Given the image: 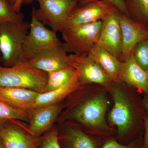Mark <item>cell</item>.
I'll return each instance as SVG.
<instances>
[{
    "mask_svg": "<svg viewBox=\"0 0 148 148\" xmlns=\"http://www.w3.org/2000/svg\"><path fill=\"white\" fill-rule=\"evenodd\" d=\"M114 83L112 91L114 106L109 114V121L116 126L120 136L126 135L133 141L144 134L146 114L143 98L134 92L128 96L119 86L118 82Z\"/></svg>",
    "mask_w": 148,
    "mask_h": 148,
    "instance_id": "obj_1",
    "label": "cell"
},
{
    "mask_svg": "<svg viewBox=\"0 0 148 148\" xmlns=\"http://www.w3.org/2000/svg\"><path fill=\"white\" fill-rule=\"evenodd\" d=\"M47 77V73L33 68L27 61L9 67L0 65V87L27 88L42 93Z\"/></svg>",
    "mask_w": 148,
    "mask_h": 148,
    "instance_id": "obj_2",
    "label": "cell"
},
{
    "mask_svg": "<svg viewBox=\"0 0 148 148\" xmlns=\"http://www.w3.org/2000/svg\"><path fill=\"white\" fill-rule=\"evenodd\" d=\"M30 23L7 22L0 23V52L1 65L5 67L14 66L25 61L23 46L29 32Z\"/></svg>",
    "mask_w": 148,
    "mask_h": 148,
    "instance_id": "obj_3",
    "label": "cell"
},
{
    "mask_svg": "<svg viewBox=\"0 0 148 148\" xmlns=\"http://www.w3.org/2000/svg\"><path fill=\"white\" fill-rule=\"evenodd\" d=\"M108 101L105 95L98 93L82 101L69 112V119L92 128L108 131L105 119Z\"/></svg>",
    "mask_w": 148,
    "mask_h": 148,
    "instance_id": "obj_4",
    "label": "cell"
},
{
    "mask_svg": "<svg viewBox=\"0 0 148 148\" xmlns=\"http://www.w3.org/2000/svg\"><path fill=\"white\" fill-rule=\"evenodd\" d=\"M102 20L65 28L61 32L69 53L76 55L88 54L98 43Z\"/></svg>",
    "mask_w": 148,
    "mask_h": 148,
    "instance_id": "obj_5",
    "label": "cell"
},
{
    "mask_svg": "<svg viewBox=\"0 0 148 148\" xmlns=\"http://www.w3.org/2000/svg\"><path fill=\"white\" fill-rule=\"evenodd\" d=\"M38 8L33 7L39 21L57 33L61 32L68 16L77 6L76 0H35Z\"/></svg>",
    "mask_w": 148,
    "mask_h": 148,
    "instance_id": "obj_6",
    "label": "cell"
},
{
    "mask_svg": "<svg viewBox=\"0 0 148 148\" xmlns=\"http://www.w3.org/2000/svg\"><path fill=\"white\" fill-rule=\"evenodd\" d=\"M62 43L57 36L56 32L48 29L37 19L32 8L29 31L23 44V55L24 60H30L40 51L59 45Z\"/></svg>",
    "mask_w": 148,
    "mask_h": 148,
    "instance_id": "obj_7",
    "label": "cell"
},
{
    "mask_svg": "<svg viewBox=\"0 0 148 148\" xmlns=\"http://www.w3.org/2000/svg\"><path fill=\"white\" fill-rule=\"evenodd\" d=\"M117 10H119L112 4L104 0H95L81 6L77 5L69 14L64 29L75 25L103 20L109 14Z\"/></svg>",
    "mask_w": 148,
    "mask_h": 148,
    "instance_id": "obj_8",
    "label": "cell"
},
{
    "mask_svg": "<svg viewBox=\"0 0 148 148\" xmlns=\"http://www.w3.org/2000/svg\"><path fill=\"white\" fill-rule=\"evenodd\" d=\"M71 64L75 69L82 85L95 84L105 87L110 86L108 75L98 63L88 54H69Z\"/></svg>",
    "mask_w": 148,
    "mask_h": 148,
    "instance_id": "obj_9",
    "label": "cell"
},
{
    "mask_svg": "<svg viewBox=\"0 0 148 148\" xmlns=\"http://www.w3.org/2000/svg\"><path fill=\"white\" fill-rule=\"evenodd\" d=\"M68 53L62 43L40 51L27 61L33 68L48 73L72 66Z\"/></svg>",
    "mask_w": 148,
    "mask_h": 148,
    "instance_id": "obj_10",
    "label": "cell"
},
{
    "mask_svg": "<svg viewBox=\"0 0 148 148\" xmlns=\"http://www.w3.org/2000/svg\"><path fill=\"white\" fill-rule=\"evenodd\" d=\"M120 12L119 10L116 11L102 20V27L97 44L121 61L122 37L119 23Z\"/></svg>",
    "mask_w": 148,
    "mask_h": 148,
    "instance_id": "obj_11",
    "label": "cell"
},
{
    "mask_svg": "<svg viewBox=\"0 0 148 148\" xmlns=\"http://www.w3.org/2000/svg\"><path fill=\"white\" fill-rule=\"evenodd\" d=\"M15 120H10L0 128V139L5 148H37L43 138L24 132Z\"/></svg>",
    "mask_w": 148,
    "mask_h": 148,
    "instance_id": "obj_12",
    "label": "cell"
},
{
    "mask_svg": "<svg viewBox=\"0 0 148 148\" xmlns=\"http://www.w3.org/2000/svg\"><path fill=\"white\" fill-rule=\"evenodd\" d=\"M119 20L122 37L121 61H122L131 53L138 42L148 39V30L145 25L135 21L121 12Z\"/></svg>",
    "mask_w": 148,
    "mask_h": 148,
    "instance_id": "obj_13",
    "label": "cell"
},
{
    "mask_svg": "<svg viewBox=\"0 0 148 148\" xmlns=\"http://www.w3.org/2000/svg\"><path fill=\"white\" fill-rule=\"evenodd\" d=\"M61 108L62 105L58 103L32 109L28 127L29 134L34 137H39L50 129Z\"/></svg>",
    "mask_w": 148,
    "mask_h": 148,
    "instance_id": "obj_14",
    "label": "cell"
},
{
    "mask_svg": "<svg viewBox=\"0 0 148 148\" xmlns=\"http://www.w3.org/2000/svg\"><path fill=\"white\" fill-rule=\"evenodd\" d=\"M121 62V82H125L143 94H148V73L136 62L132 51Z\"/></svg>",
    "mask_w": 148,
    "mask_h": 148,
    "instance_id": "obj_15",
    "label": "cell"
},
{
    "mask_svg": "<svg viewBox=\"0 0 148 148\" xmlns=\"http://www.w3.org/2000/svg\"><path fill=\"white\" fill-rule=\"evenodd\" d=\"M39 93L27 88L0 87V101L15 108L31 110Z\"/></svg>",
    "mask_w": 148,
    "mask_h": 148,
    "instance_id": "obj_16",
    "label": "cell"
},
{
    "mask_svg": "<svg viewBox=\"0 0 148 148\" xmlns=\"http://www.w3.org/2000/svg\"><path fill=\"white\" fill-rule=\"evenodd\" d=\"M88 54L101 66L112 82H121V61L97 43L92 47Z\"/></svg>",
    "mask_w": 148,
    "mask_h": 148,
    "instance_id": "obj_17",
    "label": "cell"
},
{
    "mask_svg": "<svg viewBox=\"0 0 148 148\" xmlns=\"http://www.w3.org/2000/svg\"><path fill=\"white\" fill-rule=\"evenodd\" d=\"M81 86L76 72L72 78L61 87L49 92L40 93L37 97L34 108L58 103L67 95L78 89Z\"/></svg>",
    "mask_w": 148,
    "mask_h": 148,
    "instance_id": "obj_18",
    "label": "cell"
},
{
    "mask_svg": "<svg viewBox=\"0 0 148 148\" xmlns=\"http://www.w3.org/2000/svg\"><path fill=\"white\" fill-rule=\"evenodd\" d=\"M72 66L47 73V80L45 92L57 89L66 84L76 73Z\"/></svg>",
    "mask_w": 148,
    "mask_h": 148,
    "instance_id": "obj_19",
    "label": "cell"
},
{
    "mask_svg": "<svg viewBox=\"0 0 148 148\" xmlns=\"http://www.w3.org/2000/svg\"><path fill=\"white\" fill-rule=\"evenodd\" d=\"M67 148H98L95 140L79 130L70 129L66 137Z\"/></svg>",
    "mask_w": 148,
    "mask_h": 148,
    "instance_id": "obj_20",
    "label": "cell"
},
{
    "mask_svg": "<svg viewBox=\"0 0 148 148\" xmlns=\"http://www.w3.org/2000/svg\"><path fill=\"white\" fill-rule=\"evenodd\" d=\"M130 17L138 23L148 25V0H125Z\"/></svg>",
    "mask_w": 148,
    "mask_h": 148,
    "instance_id": "obj_21",
    "label": "cell"
},
{
    "mask_svg": "<svg viewBox=\"0 0 148 148\" xmlns=\"http://www.w3.org/2000/svg\"><path fill=\"white\" fill-rule=\"evenodd\" d=\"M31 110L15 108L0 101V128L10 120L29 122Z\"/></svg>",
    "mask_w": 148,
    "mask_h": 148,
    "instance_id": "obj_22",
    "label": "cell"
},
{
    "mask_svg": "<svg viewBox=\"0 0 148 148\" xmlns=\"http://www.w3.org/2000/svg\"><path fill=\"white\" fill-rule=\"evenodd\" d=\"M24 15L14 10L9 0H0V23L24 22Z\"/></svg>",
    "mask_w": 148,
    "mask_h": 148,
    "instance_id": "obj_23",
    "label": "cell"
},
{
    "mask_svg": "<svg viewBox=\"0 0 148 148\" xmlns=\"http://www.w3.org/2000/svg\"><path fill=\"white\" fill-rule=\"evenodd\" d=\"M136 62L148 73V39L138 42L132 50Z\"/></svg>",
    "mask_w": 148,
    "mask_h": 148,
    "instance_id": "obj_24",
    "label": "cell"
},
{
    "mask_svg": "<svg viewBox=\"0 0 148 148\" xmlns=\"http://www.w3.org/2000/svg\"><path fill=\"white\" fill-rule=\"evenodd\" d=\"M101 148H144L143 136L127 143L121 144L115 140H110L105 142Z\"/></svg>",
    "mask_w": 148,
    "mask_h": 148,
    "instance_id": "obj_25",
    "label": "cell"
},
{
    "mask_svg": "<svg viewBox=\"0 0 148 148\" xmlns=\"http://www.w3.org/2000/svg\"><path fill=\"white\" fill-rule=\"evenodd\" d=\"M39 148H61L58 141L57 129L53 128L43 137Z\"/></svg>",
    "mask_w": 148,
    "mask_h": 148,
    "instance_id": "obj_26",
    "label": "cell"
},
{
    "mask_svg": "<svg viewBox=\"0 0 148 148\" xmlns=\"http://www.w3.org/2000/svg\"><path fill=\"white\" fill-rule=\"evenodd\" d=\"M76 1L77 2L78 6H81L88 2L95 1V0H76ZM104 1H107L112 4L121 12L126 16L130 17L129 13L125 5V0H104Z\"/></svg>",
    "mask_w": 148,
    "mask_h": 148,
    "instance_id": "obj_27",
    "label": "cell"
},
{
    "mask_svg": "<svg viewBox=\"0 0 148 148\" xmlns=\"http://www.w3.org/2000/svg\"><path fill=\"white\" fill-rule=\"evenodd\" d=\"M143 148H148V116L147 115L144 117Z\"/></svg>",
    "mask_w": 148,
    "mask_h": 148,
    "instance_id": "obj_28",
    "label": "cell"
},
{
    "mask_svg": "<svg viewBox=\"0 0 148 148\" xmlns=\"http://www.w3.org/2000/svg\"><path fill=\"white\" fill-rule=\"evenodd\" d=\"M9 1L13 5L14 10L17 12H20L21 6L23 3L22 0H9Z\"/></svg>",
    "mask_w": 148,
    "mask_h": 148,
    "instance_id": "obj_29",
    "label": "cell"
},
{
    "mask_svg": "<svg viewBox=\"0 0 148 148\" xmlns=\"http://www.w3.org/2000/svg\"><path fill=\"white\" fill-rule=\"evenodd\" d=\"M143 104L146 115L148 116V94H143Z\"/></svg>",
    "mask_w": 148,
    "mask_h": 148,
    "instance_id": "obj_30",
    "label": "cell"
},
{
    "mask_svg": "<svg viewBox=\"0 0 148 148\" xmlns=\"http://www.w3.org/2000/svg\"><path fill=\"white\" fill-rule=\"evenodd\" d=\"M22 1H23V3H30L32 2L33 0H22Z\"/></svg>",
    "mask_w": 148,
    "mask_h": 148,
    "instance_id": "obj_31",
    "label": "cell"
},
{
    "mask_svg": "<svg viewBox=\"0 0 148 148\" xmlns=\"http://www.w3.org/2000/svg\"><path fill=\"white\" fill-rule=\"evenodd\" d=\"M0 148H5L4 146L3 145L2 142L1 141V139H0Z\"/></svg>",
    "mask_w": 148,
    "mask_h": 148,
    "instance_id": "obj_32",
    "label": "cell"
},
{
    "mask_svg": "<svg viewBox=\"0 0 148 148\" xmlns=\"http://www.w3.org/2000/svg\"><path fill=\"white\" fill-rule=\"evenodd\" d=\"M0 65H1V52H0Z\"/></svg>",
    "mask_w": 148,
    "mask_h": 148,
    "instance_id": "obj_33",
    "label": "cell"
},
{
    "mask_svg": "<svg viewBox=\"0 0 148 148\" xmlns=\"http://www.w3.org/2000/svg\"><path fill=\"white\" fill-rule=\"evenodd\" d=\"M147 27V29H148V25L147 26V27Z\"/></svg>",
    "mask_w": 148,
    "mask_h": 148,
    "instance_id": "obj_34",
    "label": "cell"
}]
</instances>
